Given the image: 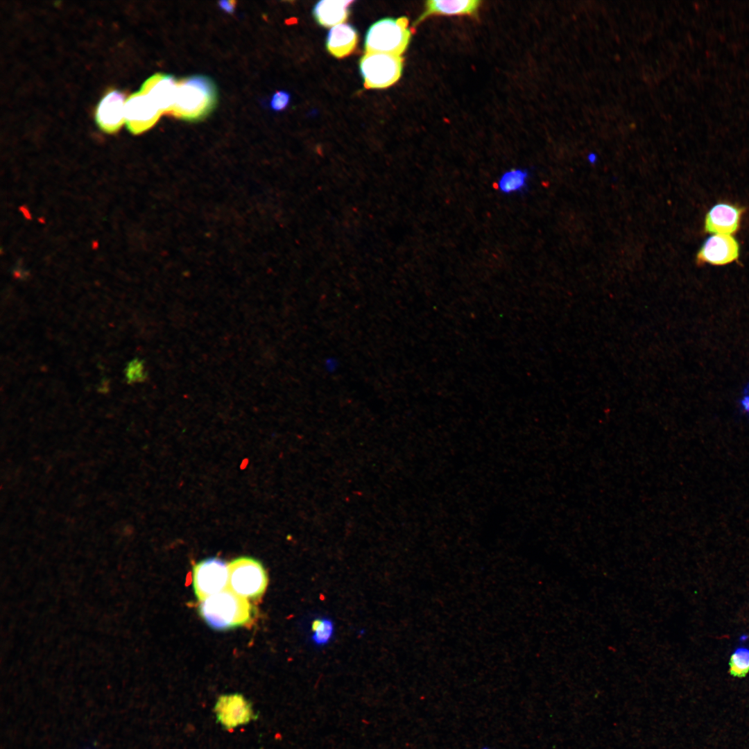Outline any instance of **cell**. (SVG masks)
Returning <instances> with one entry per match:
<instances>
[{
	"mask_svg": "<svg viewBox=\"0 0 749 749\" xmlns=\"http://www.w3.org/2000/svg\"><path fill=\"white\" fill-rule=\"evenodd\" d=\"M198 612L210 628L226 630L250 623L253 608L246 598L226 588L200 601Z\"/></svg>",
	"mask_w": 749,
	"mask_h": 749,
	"instance_id": "obj_1",
	"label": "cell"
},
{
	"mask_svg": "<svg viewBox=\"0 0 749 749\" xmlns=\"http://www.w3.org/2000/svg\"><path fill=\"white\" fill-rule=\"evenodd\" d=\"M216 102V89L208 77L195 75L178 81L174 105L170 115L186 121H197L207 115Z\"/></svg>",
	"mask_w": 749,
	"mask_h": 749,
	"instance_id": "obj_2",
	"label": "cell"
},
{
	"mask_svg": "<svg viewBox=\"0 0 749 749\" xmlns=\"http://www.w3.org/2000/svg\"><path fill=\"white\" fill-rule=\"evenodd\" d=\"M406 17H386L368 29L364 46L367 53H383L402 55L411 41L412 32Z\"/></svg>",
	"mask_w": 749,
	"mask_h": 749,
	"instance_id": "obj_3",
	"label": "cell"
},
{
	"mask_svg": "<svg viewBox=\"0 0 749 749\" xmlns=\"http://www.w3.org/2000/svg\"><path fill=\"white\" fill-rule=\"evenodd\" d=\"M227 588L244 598L257 599L265 592L268 576L263 565L255 558L241 556L228 564Z\"/></svg>",
	"mask_w": 749,
	"mask_h": 749,
	"instance_id": "obj_4",
	"label": "cell"
},
{
	"mask_svg": "<svg viewBox=\"0 0 749 749\" xmlns=\"http://www.w3.org/2000/svg\"><path fill=\"white\" fill-rule=\"evenodd\" d=\"M403 62L402 55L365 52L359 62L364 87L384 89L395 84L402 76Z\"/></svg>",
	"mask_w": 749,
	"mask_h": 749,
	"instance_id": "obj_5",
	"label": "cell"
},
{
	"mask_svg": "<svg viewBox=\"0 0 749 749\" xmlns=\"http://www.w3.org/2000/svg\"><path fill=\"white\" fill-rule=\"evenodd\" d=\"M193 588L198 601L218 593L228 585V565L214 557L197 562L193 567Z\"/></svg>",
	"mask_w": 749,
	"mask_h": 749,
	"instance_id": "obj_6",
	"label": "cell"
},
{
	"mask_svg": "<svg viewBox=\"0 0 749 749\" xmlns=\"http://www.w3.org/2000/svg\"><path fill=\"white\" fill-rule=\"evenodd\" d=\"M214 712L216 721L227 730L246 725L255 719L252 705L239 693L219 696L214 705Z\"/></svg>",
	"mask_w": 749,
	"mask_h": 749,
	"instance_id": "obj_7",
	"label": "cell"
},
{
	"mask_svg": "<svg viewBox=\"0 0 749 749\" xmlns=\"http://www.w3.org/2000/svg\"><path fill=\"white\" fill-rule=\"evenodd\" d=\"M161 114L149 96L141 91L131 94L126 99L125 123L128 130L135 135L153 127Z\"/></svg>",
	"mask_w": 749,
	"mask_h": 749,
	"instance_id": "obj_8",
	"label": "cell"
},
{
	"mask_svg": "<svg viewBox=\"0 0 749 749\" xmlns=\"http://www.w3.org/2000/svg\"><path fill=\"white\" fill-rule=\"evenodd\" d=\"M125 95L112 90L99 102L95 114L98 127L106 133H114L125 123Z\"/></svg>",
	"mask_w": 749,
	"mask_h": 749,
	"instance_id": "obj_9",
	"label": "cell"
},
{
	"mask_svg": "<svg viewBox=\"0 0 749 749\" xmlns=\"http://www.w3.org/2000/svg\"><path fill=\"white\" fill-rule=\"evenodd\" d=\"M178 81L172 75L157 73L143 83L140 91L149 96L162 114L170 115L175 101Z\"/></svg>",
	"mask_w": 749,
	"mask_h": 749,
	"instance_id": "obj_10",
	"label": "cell"
},
{
	"mask_svg": "<svg viewBox=\"0 0 749 749\" xmlns=\"http://www.w3.org/2000/svg\"><path fill=\"white\" fill-rule=\"evenodd\" d=\"M739 246L731 235L714 234L703 243L697 255V261L714 265H724L737 259Z\"/></svg>",
	"mask_w": 749,
	"mask_h": 749,
	"instance_id": "obj_11",
	"label": "cell"
},
{
	"mask_svg": "<svg viewBox=\"0 0 749 749\" xmlns=\"http://www.w3.org/2000/svg\"><path fill=\"white\" fill-rule=\"evenodd\" d=\"M742 209L727 203L714 205L707 214L705 230L716 234L730 235L739 226Z\"/></svg>",
	"mask_w": 749,
	"mask_h": 749,
	"instance_id": "obj_12",
	"label": "cell"
},
{
	"mask_svg": "<svg viewBox=\"0 0 749 749\" xmlns=\"http://www.w3.org/2000/svg\"><path fill=\"white\" fill-rule=\"evenodd\" d=\"M481 1L479 0H429L424 12L415 20V26L431 15H476Z\"/></svg>",
	"mask_w": 749,
	"mask_h": 749,
	"instance_id": "obj_13",
	"label": "cell"
},
{
	"mask_svg": "<svg viewBox=\"0 0 749 749\" xmlns=\"http://www.w3.org/2000/svg\"><path fill=\"white\" fill-rule=\"evenodd\" d=\"M358 42L356 29L350 24L333 26L328 32L326 47L328 52L337 58L350 55Z\"/></svg>",
	"mask_w": 749,
	"mask_h": 749,
	"instance_id": "obj_14",
	"label": "cell"
},
{
	"mask_svg": "<svg viewBox=\"0 0 749 749\" xmlns=\"http://www.w3.org/2000/svg\"><path fill=\"white\" fill-rule=\"evenodd\" d=\"M352 3L354 1H320L314 6L313 15L320 25L333 27L347 19Z\"/></svg>",
	"mask_w": 749,
	"mask_h": 749,
	"instance_id": "obj_15",
	"label": "cell"
},
{
	"mask_svg": "<svg viewBox=\"0 0 749 749\" xmlns=\"http://www.w3.org/2000/svg\"><path fill=\"white\" fill-rule=\"evenodd\" d=\"M529 171L523 168H512L503 172L497 182L499 191L508 196L524 192L528 186Z\"/></svg>",
	"mask_w": 749,
	"mask_h": 749,
	"instance_id": "obj_16",
	"label": "cell"
},
{
	"mask_svg": "<svg viewBox=\"0 0 749 749\" xmlns=\"http://www.w3.org/2000/svg\"><path fill=\"white\" fill-rule=\"evenodd\" d=\"M729 673L737 678H743L749 672V648H737L730 656Z\"/></svg>",
	"mask_w": 749,
	"mask_h": 749,
	"instance_id": "obj_17",
	"label": "cell"
},
{
	"mask_svg": "<svg viewBox=\"0 0 749 749\" xmlns=\"http://www.w3.org/2000/svg\"><path fill=\"white\" fill-rule=\"evenodd\" d=\"M312 630L316 642H327L332 635V623L327 620L317 619L312 624Z\"/></svg>",
	"mask_w": 749,
	"mask_h": 749,
	"instance_id": "obj_18",
	"label": "cell"
},
{
	"mask_svg": "<svg viewBox=\"0 0 749 749\" xmlns=\"http://www.w3.org/2000/svg\"><path fill=\"white\" fill-rule=\"evenodd\" d=\"M126 378L129 382L140 381L146 377L143 361L138 359L131 361L126 368Z\"/></svg>",
	"mask_w": 749,
	"mask_h": 749,
	"instance_id": "obj_19",
	"label": "cell"
},
{
	"mask_svg": "<svg viewBox=\"0 0 749 749\" xmlns=\"http://www.w3.org/2000/svg\"><path fill=\"white\" fill-rule=\"evenodd\" d=\"M290 94L284 90L275 92L270 101V107L273 111L284 110L289 104Z\"/></svg>",
	"mask_w": 749,
	"mask_h": 749,
	"instance_id": "obj_20",
	"label": "cell"
},
{
	"mask_svg": "<svg viewBox=\"0 0 749 749\" xmlns=\"http://www.w3.org/2000/svg\"><path fill=\"white\" fill-rule=\"evenodd\" d=\"M218 4L221 10L232 14L234 12L236 2L235 1H221Z\"/></svg>",
	"mask_w": 749,
	"mask_h": 749,
	"instance_id": "obj_21",
	"label": "cell"
},
{
	"mask_svg": "<svg viewBox=\"0 0 749 749\" xmlns=\"http://www.w3.org/2000/svg\"><path fill=\"white\" fill-rule=\"evenodd\" d=\"M740 403L742 410L749 415V393L744 395Z\"/></svg>",
	"mask_w": 749,
	"mask_h": 749,
	"instance_id": "obj_22",
	"label": "cell"
}]
</instances>
